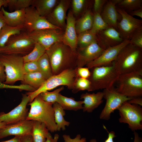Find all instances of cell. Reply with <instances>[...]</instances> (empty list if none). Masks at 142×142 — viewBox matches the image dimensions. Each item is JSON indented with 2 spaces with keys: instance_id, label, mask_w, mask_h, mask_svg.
Segmentation results:
<instances>
[{
  "instance_id": "19",
  "label": "cell",
  "mask_w": 142,
  "mask_h": 142,
  "mask_svg": "<svg viewBox=\"0 0 142 142\" xmlns=\"http://www.w3.org/2000/svg\"><path fill=\"white\" fill-rule=\"evenodd\" d=\"M69 2L68 0L60 1L52 12L45 17L50 23L62 30L65 28L66 14Z\"/></svg>"
},
{
  "instance_id": "9",
  "label": "cell",
  "mask_w": 142,
  "mask_h": 142,
  "mask_svg": "<svg viewBox=\"0 0 142 142\" xmlns=\"http://www.w3.org/2000/svg\"><path fill=\"white\" fill-rule=\"evenodd\" d=\"M121 123H126L132 131L142 130V108L137 105L131 104L128 101L124 103L118 110Z\"/></svg>"
},
{
  "instance_id": "14",
  "label": "cell",
  "mask_w": 142,
  "mask_h": 142,
  "mask_svg": "<svg viewBox=\"0 0 142 142\" xmlns=\"http://www.w3.org/2000/svg\"><path fill=\"white\" fill-rule=\"evenodd\" d=\"M22 96L21 101L17 106L8 113H0V122L8 124L26 120L29 113L27 105L30 98L26 94H23Z\"/></svg>"
},
{
  "instance_id": "35",
  "label": "cell",
  "mask_w": 142,
  "mask_h": 142,
  "mask_svg": "<svg viewBox=\"0 0 142 142\" xmlns=\"http://www.w3.org/2000/svg\"><path fill=\"white\" fill-rule=\"evenodd\" d=\"M96 41L95 35L90 30L82 33L77 36V46L79 48H84Z\"/></svg>"
},
{
  "instance_id": "2",
  "label": "cell",
  "mask_w": 142,
  "mask_h": 142,
  "mask_svg": "<svg viewBox=\"0 0 142 142\" xmlns=\"http://www.w3.org/2000/svg\"><path fill=\"white\" fill-rule=\"evenodd\" d=\"M45 53L48 57L53 75L67 69L68 64L78 58L77 52L62 42L53 44L46 50Z\"/></svg>"
},
{
  "instance_id": "43",
  "label": "cell",
  "mask_w": 142,
  "mask_h": 142,
  "mask_svg": "<svg viewBox=\"0 0 142 142\" xmlns=\"http://www.w3.org/2000/svg\"><path fill=\"white\" fill-rule=\"evenodd\" d=\"M63 138L64 142H87V139L85 138H81L80 134H77L74 138H71L69 135L64 134Z\"/></svg>"
},
{
  "instance_id": "3",
  "label": "cell",
  "mask_w": 142,
  "mask_h": 142,
  "mask_svg": "<svg viewBox=\"0 0 142 142\" xmlns=\"http://www.w3.org/2000/svg\"><path fill=\"white\" fill-rule=\"evenodd\" d=\"M53 104L45 102L39 95H38L28 104L31 107L26 120L36 121L44 124L51 132L57 131Z\"/></svg>"
},
{
  "instance_id": "27",
  "label": "cell",
  "mask_w": 142,
  "mask_h": 142,
  "mask_svg": "<svg viewBox=\"0 0 142 142\" xmlns=\"http://www.w3.org/2000/svg\"><path fill=\"white\" fill-rule=\"evenodd\" d=\"M46 80L39 72L25 74L23 80L21 81L22 84L28 85L35 90L39 88Z\"/></svg>"
},
{
  "instance_id": "25",
  "label": "cell",
  "mask_w": 142,
  "mask_h": 142,
  "mask_svg": "<svg viewBox=\"0 0 142 142\" xmlns=\"http://www.w3.org/2000/svg\"><path fill=\"white\" fill-rule=\"evenodd\" d=\"M93 15L91 9H89L76 21L75 27L77 34L78 35L91 29L93 22Z\"/></svg>"
},
{
  "instance_id": "11",
  "label": "cell",
  "mask_w": 142,
  "mask_h": 142,
  "mask_svg": "<svg viewBox=\"0 0 142 142\" xmlns=\"http://www.w3.org/2000/svg\"><path fill=\"white\" fill-rule=\"evenodd\" d=\"M25 11L24 26L25 31L27 33L46 29L62 30L50 23L45 17L40 15L34 7L30 6L26 8Z\"/></svg>"
},
{
  "instance_id": "8",
  "label": "cell",
  "mask_w": 142,
  "mask_h": 142,
  "mask_svg": "<svg viewBox=\"0 0 142 142\" xmlns=\"http://www.w3.org/2000/svg\"><path fill=\"white\" fill-rule=\"evenodd\" d=\"M116 89L127 97L142 96V74L131 72L120 75L117 79Z\"/></svg>"
},
{
  "instance_id": "38",
  "label": "cell",
  "mask_w": 142,
  "mask_h": 142,
  "mask_svg": "<svg viewBox=\"0 0 142 142\" xmlns=\"http://www.w3.org/2000/svg\"><path fill=\"white\" fill-rule=\"evenodd\" d=\"M63 89V87H62L52 92L47 91L42 92L39 95L45 102L53 104L57 102L60 92Z\"/></svg>"
},
{
  "instance_id": "44",
  "label": "cell",
  "mask_w": 142,
  "mask_h": 142,
  "mask_svg": "<svg viewBox=\"0 0 142 142\" xmlns=\"http://www.w3.org/2000/svg\"><path fill=\"white\" fill-rule=\"evenodd\" d=\"M77 73L80 77L88 79L91 75V72L87 67H78L77 70Z\"/></svg>"
},
{
  "instance_id": "46",
  "label": "cell",
  "mask_w": 142,
  "mask_h": 142,
  "mask_svg": "<svg viewBox=\"0 0 142 142\" xmlns=\"http://www.w3.org/2000/svg\"><path fill=\"white\" fill-rule=\"evenodd\" d=\"M128 102L130 104L137 105L141 106H142V98L141 97H137L132 98Z\"/></svg>"
},
{
  "instance_id": "45",
  "label": "cell",
  "mask_w": 142,
  "mask_h": 142,
  "mask_svg": "<svg viewBox=\"0 0 142 142\" xmlns=\"http://www.w3.org/2000/svg\"><path fill=\"white\" fill-rule=\"evenodd\" d=\"M108 132V136L107 139L104 142H114L113 139L116 136L115 135V132L113 131H111ZM89 142H97V140L95 139H92L89 141Z\"/></svg>"
},
{
  "instance_id": "53",
  "label": "cell",
  "mask_w": 142,
  "mask_h": 142,
  "mask_svg": "<svg viewBox=\"0 0 142 142\" xmlns=\"http://www.w3.org/2000/svg\"><path fill=\"white\" fill-rule=\"evenodd\" d=\"M134 139L133 142H142V138L139 136V134L136 131H134Z\"/></svg>"
},
{
  "instance_id": "47",
  "label": "cell",
  "mask_w": 142,
  "mask_h": 142,
  "mask_svg": "<svg viewBox=\"0 0 142 142\" xmlns=\"http://www.w3.org/2000/svg\"><path fill=\"white\" fill-rule=\"evenodd\" d=\"M6 75L4 67L0 62V82L4 83L6 80Z\"/></svg>"
},
{
  "instance_id": "20",
  "label": "cell",
  "mask_w": 142,
  "mask_h": 142,
  "mask_svg": "<svg viewBox=\"0 0 142 142\" xmlns=\"http://www.w3.org/2000/svg\"><path fill=\"white\" fill-rule=\"evenodd\" d=\"M66 23L63 35L62 42L74 51L76 52L77 36L76 32L75 18L72 11L69 10L66 17Z\"/></svg>"
},
{
  "instance_id": "4",
  "label": "cell",
  "mask_w": 142,
  "mask_h": 142,
  "mask_svg": "<svg viewBox=\"0 0 142 142\" xmlns=\"http://www.w3.org/2000/svg\"><path fill=\"white\" fill-rule=\"evenodd\" d=\"M76 69H68L59 73L53 75L47 79L38 89L29 92L27 94L29 97V103L41 93L54 89L60 85H65L70 89H74L77 75Z\"/></svg>"
},
{
  "instance_id": "10",
  "label": "cell",
  "mask_w": 142,
  "mask_h": 142,
  "mask_svg": "<svg viewBox=\"0 0 142 142\" xmlns=\"http://www.w3.org/2000/svg\"><path fill=\"white\" fill-rule=\"evenodd\" d=\"M103 92V98L106 99V103L99 116V118L102 120H109L112 113L118 110L124 103L132 98L119 93L114 87L104 89Z\"/></svg>"
},
{
  "instance_id": "7",
  "label": "cell",
  "mask_w": 142,
  "mask_h": 142,
  "mask_svg": "<svg viewBox=\"0 0 142 142\" xmlns=\"http://www.w3.org/2000/svg\"><path fill=\"white\" fill-rule=\"evenodd\" d=\"M92 69L88 79L91 83L92 91L113 87L119 76L112 64Z\"/></svg>"
},
{
  "instance_id": "6",
  "label": "cell",
  "mask_w": 142,
  "mask_h": 142,
  "mask_svg": "<svg viewBox=\"0 0 142 142\" xmlns=\"http://www.w3.org/2000/svg\"><path fill=\"white\" fill-rule=\"evenodd\" d=\"M35 43L27 32L23 31L10 37L5 46L0 48V53L17 54L23 57L31 52Z\"/></svg>"
},
{
  "instance_id": "55",
  "label": "cell",
  "mask_w": 142,
  "mask_h": 142,
  "mask_svg": "<svg viewBox=\"0 0 142 142\" xmlns=\"http://www.w3.org/2000/svg\"><path fill=\"white\" fill-rule=\"evenodd\" d=\"M7 0H0V11L3 6H4Z\"/></svg>"
},
{
  "instance_id": "56",
  "label": "cell",
  "mask_w": 142,
  "mask_h": 142,
  "mask_svg": "<svg viewBox=\"0 0 142 142\" xmlns=\"http://www.w3.org/2000/svg\"><path fill=\"white\" fill-rule=\"evenodd\" d=\"M6 124V123L4 122H0V129Z\"/></svg>"
},
{
  "instance_id": "32",
  "label": "cell",
  "mask_w": 142,
  "mask_h": 142,
  "mask_svg": "<svg viewBox=\"0 0 142 142\" xmlns=\"http://www.w3.org/2000/svg\"><path fill=\"white\" fill-rule=\"evenodd\" d=\"M116 7L128 13L142 8V0H121Z\"/></svg>"
},
{
  "instance_id": "31",
  "label": "cell",
  "mask_w": 142,
  "mask_h": 142,
  "mask_svg": "<svg viewBox=\"0 0 142 142\" xmlns=\"http://www.w3.org/2000/svg\"><path fill=\"white\" fill-rule=\"evenodd\" d=\"M37 61L39 72L46 80L53 75L49 58L46 53Z\"/></svg>"
},
{
  "instance_id": "42",
  "label": "cell",
  "mask_w": 142,
  "mask_h": 142,
  "mask_svg": "<svg viewBox=\"0 0 142 142\" xmlns=\"http://www.w3.org/2000/svg\"><path fill=\"white\" fill-rule=\"evenodd\" d=\"M107 0H95L93 3V14H100Z\"/></svg>"
},
{
  "instance_id": "28",
  "label": "cell",
  "mask_w": 142,
  "mask_h": 142,
  "mask_svg": "<svg viewBox=\"0 0 142 142\" xmlns=\"http://www.w3.org/2000/svg\"><path fill=\"white\" fill-rule=\"evenodd\" d=\"M25 31L23 25L12 27L7 24L0 30V48L4 47L11 36Z\"/></svg>"
},
{
  "instance_id": "41",
  "label": "cell",
  "mask_w": 142,
  "mask_h": 142,
  "mask_svg": "<svg viewBox=\"0 0 142 142\" xmlns=\"http://www.w3.org/2000/svg\"><path fill=\"white\" fill-rule=\"evenodd\" d=\"M24 74L36 72H39L38 61H31L24 63Z\"/></svg>"
},
{
  "instance_id": "36",
  "label": "cell",
  "mask_w": 142,
  "mask_h": 142,
  "mask_svg": "<svg viewBox=\"0 0 142 142\" xmlns=\"http://www.w3.org/2000/svg\"><path fill=\"white\" fill-rule=\"evenodd\" d=\"M93 20L92 27L90 31L96 35L98 32L105 29L110 26L104 21L100 14H93Z\"/></svg>"
},
{
  "instance_id": "51",
  "label": "cell",
  "mask_w": 142,
  "mask_h": 142,
  "mask_svg": "<svg viewBox=\"0 0 142 142\" xmlns=\"http://www.w3.org/2000/svg\"><path fill=\"white\" fill-rule=\"evenodd\" d=\"M0 142H22L21 137L15 136L14 138L9 140Z\"/></svg>"
},
{
  "instance_id": "33",
  "label": "cell",
  "mask_w": 142,
  "mask_h": 142,
  "mask_svg": "<svg viewBox=\"0 0 142 142\" xmlns=\"http://www.w3.org/2000/svg\"><path fill=\"white\" fill-rule=\"evenodd\" d=\"M46 49L41 44L36 43L31 52L28 54L23 57L24 63L38 61L45 53Z\"/></svg>"
},
{
  "instance_id": "40",
  "label": "cell",
  "mask_w": 142,
  "mask_h": 142,
  "mask_svg": "<svg viewBox=\"0 0 142 142\" xmlns=\"http://www.w3.org/2000/svg\"><path fill=\"white\" fill-rule=\"evenodd\" d=\"M130 43L142 48V27L137 29L132 34Z\"/></svg>"
},
{
  "instance_id": "18",
  "label": "cell",
  "mask_w": 142,
  "mask_h": 142,
  "mask_svg": "<svg viewBox=\"0 0 142 142\" xmlns=\"http://www.w3.org/2000/svg\"><path fill=\"white\" fill-rule=\"evenodd\" d=\"M104 50L100 47L96 41L85 47L79 48L77 60L78 67H83L95 60Z\"/></svg>"
},
{
  "instance_id": "17",
  "label": "cell",
  "mask_w": 142,
  "mask_h": 142,
  "mask_svg": "<svg viewBox=\"0 0 142 142\" xmlns=\"http://www.w3.org/2000/svg\"><path fill=\"white\" fill-rule=\"evenodd\" d=\"M95 35L97 42L104 50L118 45L124 40L119 32L112 27L98 32Z\"/></svg>"
},
{
  "instance_id": "12",
  "label": "cell",
  "mask_w": 142,
  "mask_h": 142,
  "mask_svg": "<svg viewBox=\"0 0 142 142\" xmlns=\"http://www.w3.org/2000/svg\"><path fill=\"white\" fill-rule=\"evenodd\" d=\"M118 12L121 19L118 22L117 30L124 40H129L133 33L142 27V20L136 18L124 10L116 7Z\"/></svg>"
},
{
  "instance_id": "24",
  "label": "cell",
  "mask_w": 142,
  "mask_h": 142,
  "mask_svg": "<svg viewBox=\"0 0 142 142\" xmlns=\"http://www.w3.org/2000/svg\"><path fill=\"white\" fill-rule=\"evenodd\" d=\"M59 1L57 0H32L31 6L41 16L45 17L53 11Z\"/></svg>"
},
{
  "instance_id": "39",
  "label": "cell",
  "mask_w": 142,
  "mask_h": 142,
  "mask_svg": "<svg viewBox=\"0 0 142 142\" xmlns=\"http://www.w3.org/2000/svg\"><path fill=\"white\" fill-rule=\"evenodd\" d=\"M73 89L74 92L80 90L92 91L91 82L88 79L79 77L76 80Z\"/></svg>"
},
{
  "instance_id": "23",
  "label": "cell",
  "mask_w": 142,
  "mask_h": 142,
  "mask_svg": "<svg viewBox=\"0 0 142 142\" xmlns=\"http://www.w3.org/2000/svg\"><path fill=\"white\" fill-rule=\"evenodd\" d=\"M25 9L9 12L2 7L1 9L3 12L7 25L12 27L23 25L25 22Z\"/></svg>"
},
{
  "instance_id": "34",
  "label": "cell",
  "mask_w": 142,
  "mask_h": 142,
  "mask_svg": "<svg viewBox=\"0 0 142 142\" xmlns=\"http://www.w3.org/2000/svg\"><path fill=\"white\" fill-rule=\"evenodd\" d=\"M32 0H7L4 6L8 7L10 12L26 9L31 6Z\"/></svg>"
},
{
  "instance_id": "37",
  "label": "cell",
  "mask_w": 142,
  "mask_h": 142,
  "mask_svg": "<svg viewBox=\"0 0 142 142\" xmlns=\"http://www.w3.org/2000/svg\"><path fill=\"white\" fill-rule=\"evenodd\" d=\"M86 0H73L72 1V12L76 15L84 13L88 9L91 3Z\"/></svg>"
},
{
  "instance_id": "48",
  "label": "cell",
  "mask_w": 142,
  "mask_h": 142,
  "mask_svg": "<svg viewBox=\"0 0 142 142\" xmlns=\"http://www.w3.org/2000/svg\"><path fill=\"white\" fill-rule=\"evenodd\" d=\"M59 138V135L58 134H55L53 137L49 132L45 142H58Z\"/></svg>"
},
{
  "instance_id": "1",
  "label": "cell",
  "mask_w": 142,
  "mask_h": 142,
  "mask_svg": "<svg viewBox=\"0 0 142 142\" xmlns=\"http://www.w3.org/2000/svg\"><path fill=\"white\" fill-rule=\"evenodd\" d=\"M112 65L119 75L131 72L142 74V48L128 43L121 49Z\"/></svg>"
},
{
  "instance_id": "54",
  "label": "cell",
  "mask_w": 142,
  "mask_h": 142,
  "mask_svg": "<svg viewBox=\"0 0 142 142\" xmlns=\"http://www.w3.org/2000/svg\"><path fill=\"white\" fill-rule=\"evenodd\" d=\"M11 87L12 86L11 85L0 82V89H11Z\"/></svg>"
},
{
  "instance_id": "13",
  "label": "cell",
  "mask_w": 142,
  "mask_h": 142,
  "mask_svg": "<svg viewBox=\"0 0 142 142\" xmlns=\"http://www.w3.org/2000/svg\"><path fill=\"white\" fill-rule=\"evenodd\" d=\"M62 30L46 29L28 33L35 43H38L47 50L54 44L62 42L64 33Z\"/></svg>"
},
{
  "instance_id": "15",
  "label": "cell",
  "mask_w": 142,
  "mask_h": 142,
  "mask_svg": "<svg viewBox=\"0 0 142 142\" xmlns=\"http://www.w3.org/2000/svg\"><path fill=\"white\" fill-rule=\"evenodd\" d=\"M34 120H26L6 124L0 129V139L10 135L22 137L31 135Z\"/></svg>"
},
{
  "instance_id": "30",
  "label": "cell",
  "mask_w": 142,
  "mask_h": 142,
  "mask_svg": "<svg viewBox=\"0 0 142 142\" xmlns=\"http://www.w3.org/2000/svg\"><path fill=\"white\" fill-rule=\"evenodd\" d=\"M57 103L60 104L64 110L77 111L82 109L83 101H77L73 98L64 96L60 93L59 95Z\"/></svg>"
},
{
  "instance_id": "50",
  "label": "cell",
  "mask_w": 142,
  "mask_h": 142,
  "mask_svg": "<svg viewBox=\"0 0 142 142\" xmlns=\"http://www.w3.org/2000/svg\"><path fill=\"white\" fill-rule=\"evenodd\" d=\"M6 24L3 12L1 9L0 11V30Z\"/></svg>"
},
{
  "instance_id": "16",
  "label": "cell",
  "mask_w": 142,
  "mask_h": 142,
  "mask_svg": "<svg viewBox=\"0 0 142 142\" xmlns=\"http://www.w3.org/2000/svg\"><path fill=\"white\" fill-rule=\"evenodd\" d=\"M129 43V40H124L120 44L105 50L99 57L88 64L87 67L90 69L112 64L121 49Z\"/></svg>"
},
{
  "instance_id": "5",
  "label": "cell",
  "mask_w": 142,
  "mask_h": 142,
  "mask_svg": "<svg viewBox=\"0 0 142 142\" xmlns=\"http://www.w3.org/2000/svg\"><path fill=\"white\" fill-rule=\"evenodd\" d=\"M23 57L17 54L0 53V62L4 67L6 75L4 83L14 85L17 81L23 80L24 74Z\"/></svg>"
},
{
  "instance_id": "22",
  "label": "cell",
  "mask_w": 142,
  "mask_h": 142,
  "mask_svg": "<svg viewBox=\"0 0 142 142\" xmlns=\"http://www.w3.org/2000/svg\"><path fill=\"white\" fill-rule=\"evenodd\" d=\"M103 92H99L96 93H86L82 94L80 99H83V111L92 112L103 103Z\"/></svg>"
},
{
  "instance_id": "26",
  "label": "cell",
  "mask_w": 142,
  "mask_h": 142,
  "mask_svg": "<svg viewBox=\"0 0 142 142\" xmlns=\"http://www.w3.org/2000/svg\"><path fill=\"white\" fill-rule=\"evenodd\" d=\"M49 131L44 124L34 120L31 135L32 142H45Z\"/></svg>"
},
{
  "instance_id": "21",
  "label": "cell",
  "mask_w": 142,
  "mask_h": 142,
  "mask_svg": "<svg viewBox=\"0 0 142 142\" xmlns=\"http://www.w3.org/2000/svg\"><path fill=\"white\" fill-rule=\"evenodd\" d=\"M120 0H107L100 14L103 19L109 26L117 30L119 14L116 10V5Z\"/></svg>"
},
{
  "instance_id": "52",
  "label": "cell",
  "mask_w": 142,
  "mask_h": 142,
  "mask_svg": "<svg viewBox=\"0 0 142 142\" xmlns=\"http://www.w3.org/2000/svg\"><path fill=\"white\" fill-rule=\"evenodd\" d=\"M22 142H32L31 135L25 136L21 137Z\"/></svg>"
},
{
  "instance_id": "49",
  "label": "cell",
  "mask_w": 142,
  "mask_h": 142,
  "mask_svg": "<svg viewBox=\"0 0 142 142\" xmlns=\"http://www.w3.org/2000/svg\"><path fill=\"white\" fill-rule=\"evenodd\" d=\"M128 13L132 16H136L142 18V8L131 11Z\"/></svg>"
},
{
  "instance_id": "29",
  "label": "cell",
  "mask_w": 142,
  "mask_h": 142,
  "mask_svg": "<svg viewBox=\"0 0 142 142\" xmlns=\"http://www.w3.org/2000/svg\"><path fill=\"white\" fill-rule=\"evenodd\" d=\"M53 106L54 112V120L57 126V131H59L61 129L65 130L66 126H68L70 123L64 119V116L65 114L64 110L62 106L57 102L54 103Z\"/></svg>"
}]
</instances>
